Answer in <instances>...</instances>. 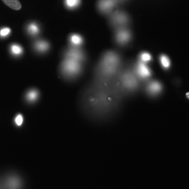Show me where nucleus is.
<instances>
[{"label": "nucleus", "instance_id": "f03ea898", "mask_svg": "<svg viewBox=\"0 0 189 189\" xmlns=\"http://www.w3.org/2000/svg\"><path fill=\"white\" fill-rule=\"evenodd\" d=\"M114 1L112 0H102L100 3V7L104 10H109L113 7Z\"/></svg>", "mask_w": 189, "mask_h": 189}, {"label": "nucleus", "instance_id": "20e7f679", "mask_svg": "<svg viewBox=\"0 0 189 189\" xmlns=\"http://www.w3.org/2000/svg\"><path fill=\"white\" fill-rule=\"evenodd\" d=\"M129 34L127 32H121L118 34V39L120 42L124 43L128 39Z\"/></svg>", "mask_w": 189, "mask_h": 189}, {"label": "nucleus", "instance_id": "9b49d317", "mask_svg": "<svg viewBox=\"0 0 189 189\" xmlns=\"http://www.w3.org/2000/svg\"><path fill=\"white\" fill-rule=\"evenodd\" d=\"M161 62H162V64H163V65H164L165 67H167L168 66H169L170 63H169V60H168L167 57H162V59H161Z\"/></svg>", "mask_w": 189, "mask_h": 189}, {"label": "nucleus", "instance_id": "423d86ee", "mask_svg": "<svg viewBox=\"0 0 189 189\" xmlns=\"http://www.w3.org/2000/svg\"><path fill=\"white\" fill-rule=\"evenodd\" d=\"M80 3V0H66V4L69 7L73 8L77 7Z\"/></svg>", "mask_w": 189, "mask_h": 189}, {"label": "nucleus", "instance_id": "6e6552de", "mask_svg": "<svg viewBox=\"0 0 189 189\" xmlns=\"http://www.w3.org/2000/svg\"><path fill=\"white\" fill-rule=\"evenodd\" d=\"M36 97H37V92L31 91L30 93L28 94V99L31 100V101L36 100Z\"/></svg>", "mask_w": 189, "mask_h": 189}, {"label": "nucleus", "instance_id": "39448f33", "mask_svg": "<svg viewBox=\"0 0 189 189\" xmlns=\"http://www.w3.org/2000/svg\"><path fill=\"white\" fill-rule=\"evenodd\" d=\"M139 73L141 77H148V75L149 74V71L148 70V69L144 65H140L138 67Z\"/></svg>", "mask_w": 189, "mask_h": 189}, {"label": "nucleus", "instance_id": "f257e3e1", "mask_svg": "<svg viewBox=\"0 0 189 189\" xmlns=\"http://www.w3.org/2000/svg\"><path fill=\"white\" fill-rule=\"evenodd\" d=\"M2 1L9 8L16 11H19L22 8L19 0H2Z\"/></svg>", "mask_w": 189, "mask_h": 189}, {"label": "nucleus", "instance_id": "2eb2a0df", "mask_svg": "<svg viewBox=\"0 0 189 189\" xmlns=\"http://www.w3.org/2000/svg\"><path fill=\"white\" fill-rule=\"evenodd\" d=\"M150 58V56L149 55V54H147V53H144L142 55V60H144V61H147V60H149Z\"/></svg>", "mask_w": 189, "mask_h": 189}, {"label": "nucleus", "instance_id": "7ed1b4c3", "mask_svg": "<svg viewBox=\"0 0 189 189\" xmlns=\"http://www.w3.org/2000/svg\"><path fill=\"white\" fill-rule=\"evenodd\" d=\"M161 90V87L160 85L157 83H153L151 85H149V92L151 94H156L157 92H159Z\"/></svg>", "mask_w": 189, "mask_h": 189}, {"label": "nucleus", "instance_id": "0eeeda50", "mask_svg": "<svg viewBox=\"0 0 189 189\" xmlns=\"http://www.w3.org/2000/svg\"><path fill=\"white\" fill-rule=\"evenodd\" d=\"M71 42L74 44H80L82 42V39L78 35H73L71 36Z\"/></svg>", "mask_w": 189, "mask_h": 189}, {"label": "nucleus", "instance_id": "1a4fd4ad", "mask_svg": "<svg viewBox=\"0 0 189 189\" xmlns=\"http://www.w3.org/2000/svg\"><path fill=\"white\" fill-rule=\"evenodd\" d=\"M12 51H13V52L15 53V54H20V53H21L22 49L20 46L14 45V46L12 47Z\"/></svg>", "mask_w": 189, "mask_h": 189}, {"label": "nucleus", "instance_id": "4468645a", "mask_svg": "<svg viewBox=\"0 0 189 189\" xmlns=\"http://www.w3.org/2000/svg\"><path fill=\"white\" fill-rule=\"evenodd\" d=\"M30 30L32 33H36L38 30L37 27H36V25H31L30 27Z\"/></svg>", "mask_w": 189, "mask_h": 189}, {"label": "nucleus", "instance_id": "f8f14e48", "mask_svg": "<svg viewBox=\"0 0 189 189\" xmlns=\"http://www.w3.org/2000/svg\"><path fill=\"white\" fill-rule=\"evenodd\" d=\"M22 121H23V119H22V116H21V115H18V116H17V117L16 118V124H17L18 125H19V126L22 125Z\"/></svg>", "mask_w": 189, "mask_h": 189}, {"label": "nucleus", "instance_id": "ddd939ff", "mask_svg": "<svg viewBox=\"0 0 189 189\" xmlns=\"http://www.w3.org/2000/svg\"><path fill=\"white\" fill-rule=\"evenodd\" d=\"M10 32V29L9 28H4L3 30H1L0 32V34H1V36H6L7 34H9Z\"/></svg>", "mask_w": 189, "mask_h": 189}, {"label": "nucleus", "instance_id": "9d476101", "mask_svg": "<svg viewBox=\"0 0 189 189\" xmlns=\"http://www.w3.org/2000/svg\"><path fill=\"white\" fill-rule=\"evenodd\" d=\"M37 48L41 51H44L45 50V49L47 48V44L44 42L39 43V44H37Z\"/></svg>", "mask_w": 189, "mask_h": 189}]
</instances>
